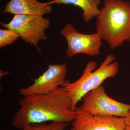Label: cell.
I'll return each instance as SVG.
<instances>
[{
    "label": "cell",
    "instance_id": "6",
    "mask_svg": "<svg viewBox=\"0 0 130 130\" xmlns=\"http://www.w3.org/2000/svg\"><path fill=\"white\" fill-rule=\"evenodd\" d=\"M61 33L67 41L68 48L66 53L68 58L78 54L90 56L100 54L102 39L97 32L91 34L79 33L72 25L68 24Z\"/></svg>",
    "mask_w": 130,
    "mask_h": 130
},
{
    "label": "cell",
    "instance_id": "9",
    "mask_svg": "<svg viewBox=\"0 0 130 130\" xmlns=\"http://www.w3.org/2000/svg\"><path fill=\"white\" fill-rule=\"evenodd\" d=\"M52 9L49 2L41 3L37 0H11L6 5L3 13L43 16L50 13Z\"/></svg>",
    "mask_w": 130,
    "mask_h": 130
},
{
    "label": "cell",
    "instance_id": "8",
    "mask_svg": "<svg viewBox=\"0 0 130 130\" xmlns=\"http://www.w3.org/2000/svg\"><path fill=\"white\" fill-rule=\"evenodd\" d=\"M124 118L93 115L76 107L71 130H125Z\"/></svg>",
    "mask_w": 130,
    "mask_h": 130
},
{
    "label": "cell",
    "instance_id": "1",
    "mask_svg": "<svg viewBox=\"0 0 130 130\" xmlns=\"http://www.w3.org/2000/svg\"><path fill=\"white\" fill-rule=\"evenodd\" d=\"M19 105L12 123L19 130L47 121L68 123L73 121L75 117L71 98L62 87L48 94L24 96Z\"/></svg>",
    "mask_w": 130,
    "mask_h": 130
},
{
    "label": "cell",
    "instance_id": "11",
    "mask_svg": "<svg viewBox=\"0 0 130 130\" xmlns=\"http://www.w3.org/2000/svg\"><path fill=\"white\" fill-rule=\"evenodd\" d=\"M68 123L51 122L50 124H32L21 130H65Z\"/></svg>",
    "mask_w": 130,
    "mask_h": 130
},
{
    "label": "cell",
    "instance_id": "13",
    "mask_svg": "<svg viewBox=\"0 0 130 130\" xmlns=\"http://www.w3.org/2000/svg\"><path fill=\"white\" fill-rule=\"evenodd\" d=\"M126 126H130V111L129 112L127 116L124 118Z\"/></svg>",
    "mask_w": 130,
    "mask_h": 130
},
{
    "label": "cell",
    "instance_id": "12",
    "mask_svg": "<svg viewBox=\"0 0 130 130\" xmlns=\"http://www.w3.org/2000/svg\"><path fill=\"white\" fill-rule=\"evenodd\" d=\"M19 37L18 32L14 30H0V47L12 44Z\"/></svg>",
    "mask_w": 130,
    "mask_h": 130
},
{
    "label": "cell",
    "instance_id": "2",
    "mask_svg": "<svg viewBox=\"0 0 130 130\" xmlns=\"http://www.w3.org/2000/svg\"><path fill=\"white\" fill-rule=\"evenodd\" d=\"M96 17V30L111 49L130 41V2L103 0Z\"/></svg>",
    "mask_w": 130,
    "mask_h": 130
},
{
    "label": "cell",
    "instance_id": "3",
    "mask_svg": "<svg viewBox=\"0 0 130 130\" xmlns=\"http://www.w3.org/2000/svg\"><path fill=\"white\" fill-rule=\"evenodd\" d=\"M116 60L113 55H108L100 67L94 71L97 63L94 60L88 61L79 79L72 83L67 80L63 87L71 98L74 111L78 103L86 94L102 85L106 79L118 74L119 64L118 61H115Z\"/></svg>",
    "mask_w": 130,
    "mask_h": 130
},
{
    "label": "cell",
    "instance_id": "5",
    "mask_svg": "<svg viewBox=\"0 0 130 130\" xmlns=\"http://www.w3.org/2000/svg\"><path fill=\"white\" fill-rule=\"evenodd\" d=\"M50 24L49 20L44 18L42 15L16 14L8 23H1V25L4 28L16 30L21 39L37 47L39 41L47 40L44 31Z\"/></svg>",
    "mask_w": 130,
    "mask_h": 130
},
{
    "label": "cell",
    "instance_id": "10",
    "mask_svg": "<svg viewBox=\"0 0 130 130\" xmlns=\"http://www.w3.org/2000/svg\"><path fill=\"white\" fill-rule=\"evenodd\" d=\"M51 5L57 4L72 5L82 9V13L85 23H88L94 18L97 17L100 13L101 10L98 6L101 3V0H54L50 2Z\"/></svg>",
    "mask_w": 130,
    "mask_h": 130
},
{
    "label": "cell",
    "instance_id": "7",
    "mask_svg": "<svg viewBox=\"0 0 130 130\" xmlns=\"http://www.w3.org/2000/svg\"><path fill=\"white\" fill-rule=\"evenodd\" d=\"M67 65H49L47 70L34 79V83L26 88L20 89L21 95L24 97L35 94H44L63 87L67 80H65Z\"/></svg>",
    "mask_w": 130,
    "mask_h": 130
},
{
    "label": "cell",
    "instance_id": "14",
    "mask_svg": "<svg viewBox=\"0 0 130 130\" xmlns=\"http://www.w3.org/2000/svg\"><path fill=\"white\" fill-rule=\"evenodd\" d=\"M125 130H130V126H126Z\"/></svg>",
    "mask_w": 130,
    "mask_h": 130
},
{
    "label": "cell",
    "instance_id": "4",
    "mask_svg": "<svg viewBox=\"0 0 130 130\" xmlns=\"http://www.w3.org/2000/svg\"><path fill=\"white\" fill-rule=\"evenodd\" d=\"M79 109L93 115L125 118L130 111V105L109 97L102 85L91 91L82 99Z\"/></svg>",
    "mask_w": 130,
    "mask_h": 130
}]
</instances>
